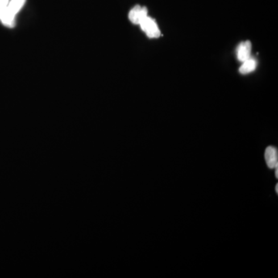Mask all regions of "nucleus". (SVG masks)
Instances as JSON below:
<instances>
[{"label": "nucleus", "instance_id": "f257e3e1", "mask_svg": "<svg viewBox=\"0 0 278 278\" xmlns=\"http://www.w3.org/2000/svg\"><path fill=\"white\" fill-rule=\"evenodd\" d=\"M139 25L148 37L158 38L160 37L161 32L159 26L155 19H151V17H146Z\"/></svg>", "mask_w": 278, "mask_h": 278}, {"label": "nucleus", "instance_id": "f03ea898", "mask_svg": "<svg viewBox=\"0 0 278 278\" xmlns=\"http://www.w3.org/2000/svg\"><path fill=\"white\" fill-rule=\"evenodd\" d=\"M266 163L270 168H277L278 167V148L275 146H267L265 150Z\"/></svg>", "mask_w": 278, "mask_h": 278}, {"label": "nucleus", "instance_id": "7ed1b4c3", "mask_svg": "<svg viewBox=\"0 0 278 278\" xmlns=\"http://www.w3.org/2000/svg\"><path fill=\"white\" fill-rule=\"evenodd\" d=\"M148 17V10L146 7L135 6L129 13V19L134 24H140L143 19Z\"/></svg>", "mask_w": 278, "mask_h": 278}, {"label": "nucleus", "instance_id": "20e7f679", "mask_svg": "<svg viewBox=\"0 0 278 278\" xmlns=\"http://www.w3.org/2000/svg\"><path fill=\"white\" fill-rule=\"evenodd\" d=\"M251 53V43L250 41L243 42L237 47V59L239 61L244 62L250 58Z\"/></svg>", "mask_w": 278, "mask_h": 278}, {"label": "nucleus", "instance_id": "39448f33", "mask_svg": "<svg viewBox=\"0 0 278 278\" xmlns=\"http://www.w3.org/2000/svg\"><path fill=\"white\" fill-rule=\"evenodd\" d=\"M15 13H13L8 6L0 9V20L4 25L7 26H13L15 21Z\"/></svg>", "mask_w": 278, "mask_h": 278}, {"label": "nucleus", "instance_id": "423d86ee", "mask_svg": "<svg viewBox=\"0 0 278 278\" xmlns=\"http://www.w3.org/2000/svg\"><path fill=\"white\" fill-rule=\"evenodd\" d=\"M257 61L254 58H249L248 60L243 62V64L240 67V73L242 74H247L253 72L256 69Z\"/></svg>", "mask_w": 278, "mask_h": 278}, {"label": "nucleus", "instance_id": "0eeeda50", "mask_svg": "<svg viewBox=\"0 0 278 278\" xmlns=\"http://www.w3.org/2000/svg\"><path fill=\"white\" fill-rule=\"evenodd\" d=\"M25 2H26V0H11L8 4L7 6L10 8V10L13 13L17 14L22 9Z\"/></svg>", "mask_w": 278, "mask_h": 278}, {"label": "nucleus", "instance_id": "6e6552de", "mask_svg": "<svg viewBox=\"0 0 278 278\" xmlns=\"http://www.w3.org/2000/svg\"><path fill=\"white\" fill-rule=\"evenodd\" d=\"M9 4V0H0V9L6 7Z\"/></svg>", "mask_w": 278, "mask_h": 278}, {"label": "nucleus", "instance_id": "1a4fd4ad", "mask_svg": "<svg viewBox=\"0 0 278 278\" xmlns=\"http://www.w3.org/2000/svg\"><path fill=\"white\" fill-rule=\"evenodd\" d=\"M275 177H278V168H275Z\"/></svg>", "mask_w": 278, "mask_h": 278}, {"label": "nucleus", "instance_id": "9d476101", "mask_svg": "<svg viewBox=\"0 0 278 278\" xmlns=\"http://www.w3.org/2000/svg\"><path fill=\"white\" fill-rule=\"evenodd\" d=\"M275 191H276L277 193L278 192V184L277 183L276 186H275Z\"/></svg>", "mask_w": 278, "mask_h": 278}]
</instances>
